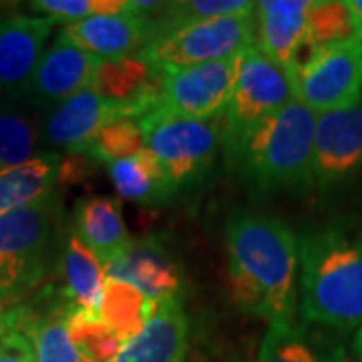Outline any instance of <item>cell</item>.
Here are the masks:
<instances>
[{"label": "cell", "instance_id": "4dcf8cb0", "mask_svg": "<svg viewBox=\"0 0 362 362\" xmlns=\"http://www.w3.org/2000/svg\"><path fill=\"white\" fill-rule=\"evenodd\" d=\"M0 362H37L30 340L4 324H0Z\"/></svg>", "mask_w": 362, "mask_h": 362}, {"label": "cell", "instance_id": "83f0119b", "mask_svg": "<svg viewBox=\"0 0 362 362\" xmlns=\"http://www.w3.org/2000/svg\"><path fill=\"white\" fill-rule=\"evenodd\" d=\"M145 151V135L139 119L113 117L90 141L87 156L101 163H117Z\"/></svg>", "mask_w": 362, "mask_h": 362}, {"label": "cell", "instance_id": "4316f807", "mask_svg": "<svg viewBox=\"0 0 362 362\" xmlns=\"http://www.w3.org/2000/svg\"><path fill=\"white\" fill-rule=\"evenodd\" d=\"M254 11H256V2L250 0H185V2H156V6L147 13V16L151 18L156 39H159L195 23L247 14Z\"/></svg>", "mask_w": 362, "mask_h": 362}, {"label": "cell", "instance_id": "5b68a950", "mask_svg": "<svg viewBox=\"0 0 362 362\" xmlns=\"http://www.w3.org/2000/svg\"><path fill=\"white\" fill-rule=\"evenodd\" d=\"M54 221V197L0 216V306L21 302L47 278Z\"/></svg>", "mask_w": 362, "mask_h": 362}, {"label": "cell", "instance_id": "ffe728a7", "mask_svg": "<svg viewBox=\"0 0 362 362\" xmlns=\"http://www.w3.org/2000/svg\"><path fill=\"white\" fill-rule=\"evenodd\" d=\"M73 230L83 244L101 259L105 268L115 262L131 244L121 202L111 195H89L78 199Z\"/></svg>", "mask_w": 362, "mask_h": 362}, {"label": "cell", "instance_id": "2e32d148", "mask_svg": "<svg viewBox=\"0 0 362 362\" xmlns=\"http://www.w3.org/2000/svg\"><path fill=\"white\" fill-rule=\"evenodd\" d=\"M69 39L78 49L99 57L101 61H115L143 52L156 39L151 18L135 11L119 14L90 16L63 26Z\"/></svg>", "mask_w": 362, "mask_h": 362}, {"label": "cell", "instance_id": "d6a6232c", "mask_svg": "<svg viewBox=\"0 0 362 362\" xmlns=\"http://www.w3.org/2000/svg\"><path fill=\"white\" fill-rule=\"evenodd\" d=\"M354 356H356V362H362V324L354 337Z\"/></svg>", "mask_w": 362, "mask_h": 362}, {"label": "cell", "instance_id": "44dd1931", "mask_svg": "<svg viewBox=\"0 0 362 362\" xmlns=\"http://www.w3.org/2000/svg\"><path fill=\"white\" fill-rule=\"evenodd\" d=\"M63 175L65 157L47 151L26 163L0 169V216L54 197V187Z\"/></svg>", "mask_w": 362, "mask_h": 362}, {"label": "cell", "instance_id": "52a82bcc", "mask_svg": "<svg viewBox=\"0 0 362 362\" xmlns=\"http://www.w3.org/2000/svg\"><path fill=\"white\" fill-rule=\"evenodd\" d=\"M256 47V11L204 21L156 39L143 54L161 71L218 63Z\"/></svg>", "mask_w": 362, "mask_h": 362}, {"label": "cell", "instance_id": "f1b7e54d", "mask_svg": "<svg viewBox=\"0 0 362 362\" xmlns=\"http://www.w3.org/2000/svg\"><path fill=\"white\" fill-rule=\"evenodd\" d=\"M306 18H308L310 39L318 49L342 45V42H361L344 2L310 0Z\"/></svg>", "mask_w": 362, "mask_h": 362}, {"label": "cell", "instance_id": "ac0fdd59", "mask_svg": "<svg viewBox=\"0 0 362 362\" xmlns=\"http://www.w3.org/2000/svg\"><path fill=\"white\" fill-rule=\"evenodd\" d=\"M189 320L181 298L163 300L141 332L123 344L115 362H183Z\"/></svg>", "mask_w": 362, "mask_h": 362}, {"label": "cell", "instance_id": "7a4b0ae2", "mask_svg": "<svg viewBox=\"0 0 362 362\" xmlns=\"http://www.w3.org/2000/svg\"><path fill=\"white\" fill-rule=\"evenodd\" d=\"M300 314L330 328L362 324V221H334L298 238Z\"/></svg>", "mask_w": 362, "mask_h": 362}, {"label": "cell", "instance_id": "7c38bea8", "mask_svg": "<svg viewBox=\"0 0 362 362\" xmlns=\"http://www.w3.org/2000/svg\"><path fill=\"white\" fill-rule=\"evenodd\" d=\"M119 117L97 90L89 87L51 109L40 117V147L47 153L87 156L90 141L107 121Z\"/></svg>", "mask_w": 362, "mask_h": 362}, {"label": "cell", "instance_id": "3957f363", "mask_svg": "<svg viewBox=\"0 0 362 362\" xmlns=\"http://www.w3.org/2000/svg\"><path fill=\"white\" fill-rule=\"evenodd\" d=\"M316 113L292 101L262 121L240 143L228 161L242 181L256 192H302L314 183L312 153Z\"/></svg>", "mask_w": 362, "mask_h": 362}, {"label": "cell", "instance_id": "f546056e", "mask_svg": "<svg viewBox=\"0 0 362 362\" xmlns=\"http://www.w3.org/2000/svg\"><path fill=\"white\" fill-rule=\"evenodd\" d=\"M35 13H42L54 21L63 23H77L90 16L101 14H119L133 11V2L129 0H37L30 2Z\"/></svg>", "mask_w": 362, "mask_h": 362}, {"label": "cell", "instance_id": "6da1fadb", "mask_svg": "<svg viewBox=\"0 0 362 362\" xmlns=\"http://www.w3.org/2000/svg\"><path fill=\"white\" fill-rule=\"evenodd\" d=\"M230 292L240 310L259 318L296 314L298 238L284 221L233 211L226 223Z\"/></svg>", "mask_w": 362, "mask_h": 362}, {"label": "cell", "instance_id": "836d02e7", "mask_svg": "<svg viewBox=\"0 0 362 362\" xmlns=\"http://www.w3.org/2000/svg\"><path fill=\"white\" fill-rule=\"evenodd\" d=\"M0 6H2V4H0Z\"/></svg>", "mask_w": 362, "mask_h": 362}, {"label": "cell", "instance_id": "9c48e42d", "mask_svg": "<svg viewBox=\"0 0 362 362\" xmlns=\"http://www.w3.org/2000/svg\"><path fill=\"white\" fill-rule=\"evenodd\" d=\"M244 52L218 63L163 71L161 107L189 119H221L232 101Z\"/></svg>", "mask_w": 362, "mask_h": 362}, {"label": "cell", "instance_id": "ba28073f", "mask_svg": "<svg viewBox=\"0 0 362 362\" xmlns=\"http://www.w3.org/2000/svg\"><path fill=\"white\" fill-rule=\"evenodd\" d=\"M292 81L298 101L316 115L358 103L362 99V42L324 47Z\"/></svg>", "mask_w": 362, "mask_h": 362}, {"label": "cell", "instance_id": "9a60e30c", "mask_svg": "<svg viewBox=\"0 0 362 362\" xmlns=\"http://www.w3.org/2000/svg\"><path fill=\"white\" fill-rule=\"evenodd\" d=\"M57 23L51 16L30 14L0 18V97L25 95Z\"/></svg>", "mask_w": 362, "mask_h": 362}, {"label": "cell", "instance_id": "4fadbf2b", "mask_svg": "<svg viewBox=\"0 0 362 362\" xmlns=\"http://www.w3.org/2000/svg\"><path fill=\"white\" fill-rule=\"evenodd\" d=\"M93 89L115 109L119 117L143 119L161 107L163 71L143 52L115 61H101Z\"/></svg>", "mask_w": 362, "mask_h": 362}, {"label": "cell", "instance_id": "e0dca14e", "mask_svg": "<svg viewBox=\"0 0 362 362\" xmlns=\"http://www.w3.org/2000/svg\"><path fill=\"white\" fill-rule=\"evenodd\" d=\"M105 274L107 278L129 282L156 302L180 298L183 286L175 259L157 238L131 240L127 250L105 268Z\"/></svg>", "mask_w": 362, "mask_h": 362}, {"label": "cell", "instance_id": "277c9868", "mask_svg": "<svg viewBox=\"0 0 362 362\" xmlns=\"http://www.w3.org/2000/svg\"><path fill=\"white\" fill-rule=\"evenodd\" d=\"M141 121L145 149L161 165L173 192L202 185L223 149L221 119H189L159 107Z\"/></svg>", "mask_w": 362, "mask_h": 362}, {"label": "cell", "instance_id": "7402d4cb", "mask_svg": "<svg viewBox=\"0 0 362 362\" xmlns=\"http://www.w3.org/2000/svg\"><path fill=\"white\" fill-rule=\"evenodd\" d=\"M258 362H344L342 352L294 318L270 320Z\"/></svg>", "mask_w": 362, "mask_h": 362}, {"label": "cell", "instance_id": "d4e9b609", "mask_svg": "<svg viewBox=\"0 0 362 362\" xmlns=\"http://www.w3.org/2000/svg\"><path fill=\"white\" fill-rule=\"evenodd\" d=\"M107 169L117 194L123 199L143 206H156L175 195L161 165L147 149L129 159L111 163L107 165Z\"/></svg>", "mask_w": 362, "mask_h": 362}, {"label": "cell", "instance_id": "484cf974", "mask_svg": "<svg viewBox=\"0 0 362 362\" xmlns=\"http://www.w3.org/2000/svg\"><path fill=\"white\" fill-rule=\"evenodd\" d=\"M156 300L147 298L139 288L129 282L107 278L103 288V298L99 306V316L103 322L115 330L123 342L139 334L143 326L151 320L157 310Z\"/></svg>", "mask_w": 362, "mask_h": 362}, {"label": "cell", "instance_id": "cb8c5ba5", "mask_svg": "<svg viewBox=\"0 0 362 362\" xmlns=\"http://www.w3.org/2000/svg\"><path fill=\"white\" fill-rule=\"evenodd\" d=\"M65 296L77 308L99 312L107 274L101 259L83 244L75 230H69L61 252Z\"/></svg>", "mask_w": 362, "mask_h": 362}, {"label": "cell", "instance_id": "30bf717a", "mask_svg": "<svg viewBox=\"0 0 362 362\" xmlns=\"http://www.w3.org/2000/svg\"><path fill=\"white\" fill-rule=\"evenodd\" d=\"M362 171V99L316 117L312 175L320 192L337 189Z\"/></svg>", "mask_w": 362, "mask_h": 362}, {"label": "cell", "instance_id": "5bb4252c", "mask_svg": "<svg viewBox=\"0 0 362 362\" xmlns=\"http://www.w3.org/2000/svg\"><path fill=\"white\" fill-rule=\"evenodd\" d=\"M99 65V57L78 49L61 28L26 87V99L40 111H47L83 89L93 87Z\"/></svg>", "mask_w": 362, "mask_h": 362}, {"label": "cell", "instance_id": "d6986e66", "mask_svg": "<svg viewBox=\"0 0 362 362\" xmlns=\"http://www.w3.org/2000/svg\"><path fill=\"white\" fill-rule=\"evenodd\" d=\"M71 308L73 304L66 298L51 304L47 310L23 306L0 316V324L21 330L30 340L37 362H83L66 326V314Z\"/></svg>", "mask_w": 362, "mask_h": 362}, {"label": "cell", "instance_id": "603a6c76", "mask_svg": "<svg viewBox=\"0 0 362 362\" xmlns=\"http://www.w3.org/2000/svg\"><path fill=\"white\" fill-rule=\"evenodd\" d=\"M42 111L21 97H0V169L14 168L40 156Z\"/></svg>", "mask_w": 362, "mask_h": 362}, {"label": "cell", "instance_id": "8fae6325", "mask_svg": "<svg viewBox=\"0 0 362 362\" xmlns=\"http://www.w3.org/2000/svg\"><path fill=\"white\" fill-rule=\"evenodd\" d=\"M310 0H262L256 2V47L298 75L320 51L308 30Z\"/></svg>", "mask_w": 362, "mask_h": 362}, {"label": "cell", "instance_id": "8992f818", "mask_svg": "<svg viewBox=\"0 0 362 362\" xmlns=\"http://www.w3.org/2000/svg\"><path fill=\"white\" fill-rule=\"evenodd\" d=\"M292 101L298 99L290 73L258 47L247 49L232 101L221 117L226 156L232 153L262 121Z\"/></svg>", "mask_w": 362, "mask_h": 362}, {"label": "cell", "instance_id": "1f68e13d", "mask_svg": "<svg viewBox=\"0 0 362 362\" xmlns=\"http://www.w3.org/2000/svg\"><path fill=\"white\" fill-rule=\"evenodd\" d=\"M344 4L349 8L352 25H354V30H356V37L362 42V0H346Z\"/></svg>", "mask_w": 362, "mask_h": 362}]
</instances>
